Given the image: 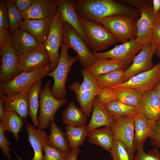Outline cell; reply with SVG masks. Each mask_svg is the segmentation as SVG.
<instances>
[{
	"label": "cell",
	"instance_id": "cell-1",
	"mask_svg": "<svg viewBox=\"0 0 160 160\" xmlns=\"http://www.w3.org/2000/svg\"><path fill=\"white\" fill-rule=\"evenodd\" d=\"M75 8L78 16L101 24L104 18L116 15H126L138 20L139 10L113 0H75Z\"/></svg>",
	"mask_w": 160,
	"mask_h": 160
},
{
	"label": "cell",
	"instance_id": "cell-2",
	"mask_svg": "<svg viewBox=\"0 0 160 160\" xmlns=\"http://www.w3.org/2000/svg\"><path fill=\"white\" fill-rule=\"evenodd\" d=\"M121 1L135 7L140 11V16L137 20V41L143 46L151 43L153 24L156 19L160 17V11L157 15L154 13L151 0Z\"/></svg>",
	"mask_w": 160,
	"mask_h": 160
},
{
	"label": "cell",
	"instance_id": "cell-3",
	"mask_svg": "<svg viewBox=\"0 0 160 160\" xmlns=\"http://www.w3.org/2000/svg\"><path fill=\"white\" fill-rule=\"evenodd\" d=\"M81 73L83 77L82 83L74 82L70 84L69 88L75 93L81 109L89 117L92 110L94 99L101 88L95 77L87 70L83 68Z\"/></svg>",
	"mask_w": 160,
	"mask_h": 160
},
{
	"label": "cell",
	"instance_id": "cell-4",
	"mask_svg": "<svg viewBox=\"0 0 160 160\" xmlns=\"http://www.w3.org/2000/svg\"><path fill=\"white\" fill-rule=\"evenodd\" d=\"M68 48L63 42L61 47L60 58L56 68L48 76L52 77L54 84L51 89L54 96L57 99L64 98L66 95V83L68 73L73 65L78 60V56L71 57L68 53Z\"/></svg>",
	"mask_w": 160,
	"mask_h": 160
},
{
	"label": "cell",
	"instance_id": "cell-5",
	"mask_svg": "<svg viewBox=\"0 0 160 160\" xmlns=\"http://www.w3.org/2000/svg\"><path fill=\"white\" fill-rule=\"evenodd\" d=\"M50 72V65L47 64L31 71L21 73L7 83L0 84V97L20 92L28 93L35 82Z\"/></svg>",
	"mask_w": 160,
	"mask_h": 160
},
{
	"label": "cell",
	"instance_id": "cell-6",
	"mask_svg": "<svg viewBox=\"0 0 160 160\" xmlns=\"http://www.w3.org/2000/svg\"><path fill=\"white\" fill-rule=\"evenodd\" d=\"M92 52H99L119 42L103 26L79 17Z\"/></svg>",
	"mask_w": 160,
	"mask_h": 160
},
{
	"label": "cell",
	"instance_id": "cell-7",
	"mask_svg": "<svg viewBox=\"0 0 160 160\" xmlns=\"http://www.w3.org/2000/svg\"><path fill=\"white\" fill-rule=\"evenodd\" d=\"M137 20L126 15H116L103 19L101 24L119 41L124 43L136 38Z\"/></svg>",
	"mask_w": 160,
	"mask_h": 160
},
{
	"label": "cell",
	"instance_id": "cell-8",
	"mask_svg": "<svg viewBox=\"0 0 160 160\" xmlns=\"http://www.w3.org/2000/svg\"><path fill=\"white\" fill-rule=\"evenodd\" d=\"M51 84L50 80L46 82L39 96V113L38 121L39 128L42 130L49 127L50 122L54 121L57 110L68 101L65 98L57 99L54 96L50 89Z\"/></svg>",
	"mask_w": 160,
	"mask_h": 160
},
{
	"label": "cell",
	"instance_id": "cell-9",
	"mask_svg": "<svg viewBox=\"0 0 160 160\" xmlns=\"http://www.w3.org/2000/svg\"><path fill=\"white\" fill-rule=\"evenodd\" d=\"M63 23V43L68 48L73 49L77 54L80 64L83 68H87L98 60L81 37L69 24Z\"/></svg>",
	"mask_w": 160,
	"mask_h": 160
},
{
	"label": "cell",
	"instance_id": "cell-10",
	"mask_svg": "<svg viewBox=\"0 0 160 160\" xmlns=\"http://www.w3.org/2000/svg\"><path fill=\"white\" fill-rule=\"evenodd\" d=\"M63 23L57 9L53 18L50 31L44 45L49 55L51 71L56 68L60 58L59 51L63 42Z\"/></svg>",
	"mask_w": 160,
	"mask_h": 160
},
{
	"label": "cell",
	"instance_id": "cell-11",
	"mask_svg": "<svg viewBox=\"0 0 160 160\" xmlns=\"http://www.w3.org/2000/svg\"><path fill=\"white\" fill-rule=\"evenodd\" d=\"M143 47L135 39L121 44L116 45L114 47L107 51L101 52H92V53L98 60L109 58L119 60L122 63L125 68L130 66L136 54Z\"/></svg>",
	"mask_w": 160,
	"mask_h": 160
},
{
	"label": "cell",
	"instance_id": "cell-12",
	"mask_svg": "<svg viewBox=\"0 0 160 160\" xmlns=\"http://www.w3.org/2000/svg\"><path fill=\"white\" fill-rule=\"evenodd\" d=\"M110 127L114 140L122 143L129 155L134 159L136 151L134 145V122L133 117L125 116L115 119Z\"/></svg>",
	"mask_w": 160,
	"mask_h": 160
},
{
	"label": "cell",
	"instance_id": "cell-13",
	"mask_svg": "<svg viewBox=\"0 0 160 160\" xmlns=\"http://www.w3.org/2000/svg\"><path fill=\"white\" fill-rule=\"evenodd\" d=\"M157 48L156 46L152 42L143 47L135 57L132 64L124 71L123 83L133 76L149 70L154 67L152 59Z\"/></svg>",
	"mask_w": 160,
	"mask_h": 160
},
{
	"label": "cell",
	"instance_id": "cell-14",
	"mask_svg": "<svg viewBox=\"0 0 160 160\" xmlns=\"http://www.w3.org/2000/svg\"><path fill=\"white\" fill-rule=\"evenodd\" d=\"M50 62L49 55L43 45L18 57V67L20 73L34 71Z\"/></svg>",
	"mask_w": 160,
	"mask_h": 160
},
{
	"label": "cell",
	"instance_id": "cell-15",
	"mask_svg": "<svg viewBox=\"0 0 160 160\" xmlns=\"http://www.w3.org/2000/svg\"><path fill=\"white\" fill-rule=\"evenodd\" d=\"M160 81V61L151 69L139 73L133 76L127 81L115 87H129L143 93L154 89Z\"/></svg>",
	"mask_w": 160,
	"mask_h": 160
},
{
	"label": "cell",
	"instance_id": "cell-16",
	"mask_svg": "<svg viewBox=\"0 0 160 160\" xmlns=\"http://www.w3.org/2000/svg\"><path fill=\"white\" fill-rule=\"evenodd\" d=\"M0 52L1 56L0 84H3L12 80L20 73L17 64L18 57L12 47L11 39Z\"/></svg>",
	"mask_w": 160,
	"mask_h": 160
},
{
	"label": "cell",
	"instance_id": "cell-17",
	"mask_svg": "<svg viewBox=\"0 0 160 160\" xmlns=\"http://www.w3.org/2000/svg\"><path fill=\"white\" fill-rule=\"evenodd\" d=\"M63 23L70 25L84 40L89 47L79 17L76 11L73 0H54Z\"/></svg>",
	"mask_w": 160,
	"mask_h": 160
},
{
	"label": "cell",
	"instance_id": "cell-18",
	"mask_svg": "<svg viewBox=\"0 0 160 160\" xmlns=\"http://www.w3.org/2000/svg\"><path fill=\"white\" fill-rule=\"evenodd\" d=\"M53 18L23 19L19 28L29 33L40 45H44L50 31Z\"/></svg>",
	"mask_w": 160,
	"mask_h": 160
},
{
	"label": "cell",
	"instance_id": "cell-19",
	"mask_svg": "<svg viewBox=\"0 0 160 160\" xmlns=\"http://www.w3.org/2000/svg\"><path fill=\"white\" fill-rule=\"evenodd\" d=\"M57 9L54 0H33L30 7L21 12L23 19L53 18Z\"/></svg>",
	"mask_w": 160,
	"mask_h": 160
},
{
	"label": "cell",
	"instance_id": "cell-20",
	"mask_svg": "<svg viewBox=\"0 0 160 160\" xmlns=\"http://www.w3.org/2000/svg\"><path fill=\"white\" fill-rule=\"evenodd\" d=\"M1 97H3L2 105L5 111L15 112L22 119L27 118L29 114L28 93L20 92Z\"/></svg>",
	"mask_w": 160,
	"mask_h": 160
},
{
	"label": "cell",
	"instance_id": "cell-21",
	"mask_svg": "<svg viewBox=\"0 0 160 160\" xmlns=\"http://www.w3.org/2000/svg\"><path fill=\"white\" fill-rule=\"evenodd\" d=\"M137 106L139 113L148 119L155 121L160 119V100L154 89L143 92Z\"/></svg>",
	"mask_w": 160,
	"mask_h": 160
},
{
	"label": "cell",
	"instance_id": "cell-22",
	"mask_svg": "<svg viewBox=\"0 0 160 160\" xmlns=\"http://www.w3.org/2000/svg\"><path fill=\"white\" fill-rule=\"evenodd\" d=\"M134 122V147L137 151L143 146L147 138L152 135L155 121L139 113L133 117Z\"/></svg>",
	"mask_w": 160,
	"mask_h": 160
},
{
	"label": "cell",
	"instance_id": "cell-23",
	"mask_svg": "<svg viewBox=\"0 0 160 160\" xmlns=\"http://www.w3.org/2000/svg\"><path fill=\"white\" fill-rule=\"evenodd\" d=\"M24 121L28 133V140L34 152V155L31 160H44L42 150L47 145L48 136L43 130L36 128L25 119Z\"/></svg>",
	"mask_w": 160,
	"mask_h": 160
},
{
	"label": "cell",
	"instance_id": "cell-24",
	"mask_svg": "<svg viewBox=\"0 0 160 160\" xmlns=\"http://www.w3.org/2000/svg\"><path fill=\"white\" fill-rule=\"evenodd\" d=\"M11 34V46L18 57L40 45L31 35L23 30L19 28Z\"/></svg>",
	"mask_w": 160,
	"mask_h": 160
},
{
	"label": "cell",
	"instance_id": "cell-25",
	"mask_svg": "<svg viewBox=\"0 0 160 160\" xmlns=\"http://www.w3.org/2000/svg\"><path fill=\"white\" fill-rule=\"evenodd\" d=\"M115 119L96 97L93 102L91 118L87 125L89 131L102 127L111 126Z\"/></svg>",
	"mask_w": 160,
	"mask_h": 160
},
{
	"label": "cell",
	"instance_id": "cell-26",
	"mask_svg": "<svg viewBox=\"0 0 160 160\" xmlns=\"http://www.w3.org/2000/svg\"><path fill=\"white\" fill-rule=\"evenodd\" d=\"M88 137L90 143L100 146L109 152L111 150L115 140L110 126L91 130L89 131Z\"/></svg>",
	"mask_w": 160,
	"mask_h": 160
},
{
	"label": "cell",
	"instance_id": "cell-27",
	"mask_svg": "<svg viewBox=\"0 0 160 160\" xmlns=\"http://www.w3.org/2000/svg\"><path fill=\"white\" fill-rule=\"evenodd\" d=\"M87 117L72 101L62 113L63 121L66 125L75 127L85 125L87 122Z\"/></svg>",
	"mask_w": 160,
	"mask_h": 160
},
{
	"label": "cell",
	"instance_id": "cell-28",
	"mask_svg": "<svg viewBox=\"0 0 160 160\" xmlns=\"http://www.w3.org/2000/svg\"><path fill=\"white\" fill-rule=\"evenodd\" d=\"M125 67L119 60L112 59L98 60L90 66L84 68L96 76L113 71L124 69Z\"/></svg>",
	"mask_w": 160,
	"mask_h": 160
},
{
	"label": "cell",
	"instance_id": "cell-29",
	"mask_svg": "<svg viewBox=\"0 0 160 160\" xmlns=\"http://www.w3.org/2000/svg\"><path fill=\"white\" fill-rule=\"evenodd\" d=\"M49 127L51 132L48 136L47 144L61 151L68 153L70 148L65 132L54 121L50 122Z\"/></svg>",
	"mask_w": 160,
	"mask_h": 160
},
{
	"label": "cell",
	"instance_id": "cell-30",
	"mask_svg": "<svg viewBox=\"0 0 160 160\" xmlns=\"http://www.w3.org/2000/svg\"><path fill=\"white\" fill-rule=\"evenodd\" d=\"M42 81L40 80L35 82L29 91V114L31 117L33 126L39 128L37 113L39 107V96L41 91Z\"/></svg>",
	"mask_w": 160,
	"mask_h": 160
},
{
	"label": "cell",
	"instance_id": "cell-31",
	"mask_svg": "<svg viewBox=\"0 0 160 160\" xmlns=\"http://www.w3.org/2000/svg\"><path fill=\"white\" fill-rule=\"evenodd\" d=\"M115 99L126 104L137 106L143 93L135 89L125 87L112 88Z\"/></svg>",
	"mask_w": 160,
	"mask_h": 160
},
{
	"label": "cell",
	"instance_id": "cell-32",
	"mask_svg": "<svg viewBox=\"0 0 160 160\" xmlns=\"http://www.w3.org/2000/svg\"><path fill=\"white\" fill-rule=\"evenodd\" d=\"M89 132L86 125L78 127L66 125L65 132L71 150L82 145L88 136Z\"/></svg>",
	"mask_w": 160,
	"mask_h": 160
},
{
	"label": "cell",
	"instance_id": "cell-33",
	"mask_svg": "<svg viewBox=\"0 0 160 160\" xmlns=\"http://www.w3.org/2000/svg\"><path fill=\"white\" fill-rule=\"evenodd\" d=\"M105 108L115 119L125 116L133 117L139 113L137 106L126 104L116 99L106 105Z\"/></svg>",
	"mask_w": 160,
	"mask_h": 160
},
{
	"label": "cell",
	"instance_id": "cell-34",
	"mask_svg": "<svg viewBox=\"0 0 160 160\" xmlns=\"http://www.w3.org/2000/svg\"><path fill=\"white\" fill-rule=\"evenodd\" d=\"M0 120V124L6 129V131L11 132L16 141L19 142L18 134L24 125L23 119L16 112L6 111Z\"/></svg>",
	"mask_w": 160,
	"mask_h": 160
},
{
	"label": "cell",
	"instance_id": "cell-35",
	"mask_svg": "<svg viewBox=\"0 0 160 160\" xmlns=\"http://www.w3.org/2000/svg\"><path fill=\"white\" fill-rule=\"evenodd\" d=\"M124 70H116L110 73L95 76L100 88H113L122 83Z\"/></svg>",
	"mask_w": 160,
	"mask_h": 160
},
{
	"label": "cell",
	"instance_id": "cell-36",
	"mask_svg": "<svg viewBox=\"0 0 160 160\" xmlns=\"http://www.w3.org/2000/svg\"><path fill=\"white\" fill-rule=\"evenodd\" d=\"M11 34L5 1H0V50L10 39Z\"/></svg>",
	"mask_w": 160,
	"mask_h": 160
},
{
	"label": "cell",
	"instance_id": "cell-37",
	"mask_svg": "<svg viewBox=\"0 0 160 160\" xmlns=\"http://www.w3.org/2000/svg\"><path fill=\"white\" fill-rule=\"evenodd\" d=\"M11 34L19 28L23 20L21 13L15 6L13 0L5 1Z\"/></svg>",
	"mask_w": 160,
	"mask_h": 160
},
{
	"label": "cell",
	"instance_id": "cell-38",
	"mask_svg": "<svg viewBox=\"0 0 160 160\" xmlns=\"http://www.w3.org/2000/svg\"><path fill=\"white\" fill-rule=\"evenodd\" d=\"M112 160H134L128 152L125 145L118 140H114L111 150Z\"/></svg>",
	"mask_w": 160,
	"mask_h": 160
},
{
	"label": "cell",
	"instance_id": "cell-39",
	"mask_svg": "<svg viewBox=\"0 0 160 160\" xmlns=\"http://www.w3.org/2000/svg\"><path fill=\"white\" fill-rule=\"evenodd\" d=\"M44 160H66L68 153L61 151L48 144L44 146Z\"/></svg>",
	"mask_w": 160,
	"mask_h": 160
},
{
	"label": "cell",
	"instance_id": "cell-40",
	"mask_svg": "<svg viewBox=\"0 0 160 160\" xmlns=\"http://www.w3.org/2000/svg\"><path fill=\"white\" fill-rule=\"evenodd\" d=\"M137 151L134 160H160V152L156 148L151 149L146 153L142 146Z\"/></svg>",
	"mask_w": 160,
	"mask_h": 160
},
{
	"label": "cell",
	"instance_id": "cell-41",
	"mask_svg": "<svg viewBox=\"0 0 160 160\" xmlns=\"http://www.w3.org/2000/svg\"><path fill=\"white\" fill-rule=\"evenodd\" d=\"M5 131L6 129L0 124V148L2 154L6 159L11 160V157L10 152H11L12 150L9 147L11 143L5 136Z\"/></svg>",
	"mask_w": 160,
	"mask_h": 160
},
{
	"label": "cell",
	"instance_id": "cell-42",
	"mask_svg": "<svg viewBox=\"0 0 160 160\" xmlns=\"http://www.w3.org/2000/svg\"><path fill=\"white\" fill-rule=\"evenodd\" d=\"M96 97L99 102L104 107L115 99L113 89L110 88H101Z\"/></svg>",
	"mask_w": 160,
	"mask_h": 160
},
{
	"label": "cell",
	"instance_id": "cell-43",
	"mask_svg": "<svg viewBox=\"0 0 160 160\" xmlns=\"http://www.w3.org/2000/svg\"><path fill=\"white\" fill-rule=\"evenodd\" d=\"M150 138L152 146L157 149L160 148V119L155 121L152 135Z\"/></svg>",
	"mask_w": 160,
	"mask_h": 160
},
{
	"label": "cell",
	"instance_id": "cell-44",
	"mask_svg": "<svg viewBox=\"0 0 160 160\" xmlns=\"http://www.w3.org/2000/svg\"><path fill=\"white\" fill-rule=\"evenodd\" d=\"M151 42L157 47H160V17L157 18L154 23L152 33Z\"/></svg>",
	"mask_w": 160,
	"mask_h": 160
},
{
	"label": "cell",
	"instance_id": "cell-45",
	"mask_svg": "<svg viewBox=\"0 0 160 160\" xmlns=\"http://www.w3.org/2000/svg\"><path fill=\"white\" fill-rule=\"evenodd\" d=\"M17 9L21 13L27 10L30 6L33 0H13Z\"/></svg>",
	"mask_w": 160,
	"mask_h": 160
},
{
	"label": "cell",
	"instance_id": "cell-46",
	"mask_svg": "<svg viewBox=\"0 0 160 160\" xmlns=\"http://www.w3.org/2000/svg\"><path fill=\"white\" fill-rule=\"evenodd\" d=\"M80 150L79 147L71 149L68 153L66 160H77L78 156L80 152Z\"/></svg>",
	"mask_w": 160,
	"mask_h": 160
},
{
	"label": "cell",
	"instance_id": "cell-47",
	"mask_svg": "<svg viewBox=\"0 0 160 160\" xmlns=\"http://www.w3.org/2000/svg\"><path fill=\"white\" fill-rule=\"evenodd\" d=\"M154 13L157 15L160 11V0H151Z\"/></svg>",
	"mask_w": 160,
	"mask_h": 160
},
{
	"label": "cell",
	"instance_id": "cell-48",
	"mask_svg": "<svg viewBox=\"0 0 160 160\" xmlns=\"http://www.w3.org/2000/svg\"><path fill=\"white\" fill-rule=\"evenodd\" d=\"M1 99L0 100V120H1L4 116L5 111L4 110L3 105L2 103L3 101V97H0Z\"/></svg>",
	"mask_w": 160,
	"mask_h": 160
},
{
	"label": "cell",
	"instance_id": "cell-49",
	"mask_svg": "<svg viewBox=\"0 0 160 160\" xmlns=\"http://www.w3.org/2000/svg\"><path fill=\"white\" fill-rule=\"evenodd\" d=\"M154 89L156 91L160 100V81L157 84Z\"/></svg>",
	"mask_w": 160,
	"mask_h": 160
},
{
	"label": "cell",
	"instance_id": "cell-50",
	"mask_svg": "<svg viewBox=\"0 0 160 160\" xmlns=\"http://www.w3.org/2000/svg\"><path fill=\"white\" fill-rule=\"evenodd\" d=\"M154 54L156 55L160 59V47L157 48Z\"/></svg>",
	"mask_w": 160,
	"mask_h": 160
},
{
	"label": "cell",
	"instance_id": "cell-51",
	"mask_svg": "<svg viewBox=\"0 0 160 160\" xmlns=\"http://www.w3.org/2000/svg\"><path fill=\"white\" fill-rule=\"evenodd\" d=\"M16 157L18 160H23L21 159V158L20 157H19L18 156H17V155L16 156Z\"/></svg>",
	"mask_w": 160,
	"mask_h": 160
},
{
	"label": "cell",
	"instance_id": "cell-52",
	"mask_svg": "<svg viewBox=\"0 0 160 160\" xmlns=\"http://www.w3.org/2000/svg\"></svg>",
	"mask_w": 160,
	"mask_h": 160
}]
</instances>
